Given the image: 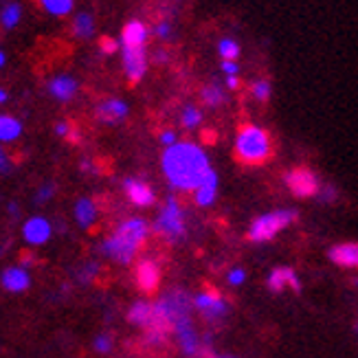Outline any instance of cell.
Instances as JSON below:
<instances>
[{
	"instance_id": "obj_47",
	"label": "cell",
	"mask_w": 358,
	"mask_h": 358,
	"mask_svg": "<svg viewBox=\"0 0 358 358\" xmlns=\"http://www.w3.org/2000/svg\"><path fill=\"white\" fill-rule=\"evenodd\" d=\"M205 358H231V356H215V354H207Z\"/></svg>"
},
{
	"instance_id": "obj_31",
	"label": "cell",
	"mask_w": 358,
	"mask_h": 358,
	"mask_svg": "<svg viewBox=\"0 0 358 358\" xmlns=\"http://www.w3.org/2000/svg\"><path fill=\"white\" fill-rule=\"evenodd\" d=\"M53 196H55V185L53 182H44L40 189L36 192L34 200H36V205H44V202H49Z\"/></svg>"
},
{
	"instance_id": "obj_10",
	"label": "cell",
	"mask_w": 358,
	"mask_h": 358,
	"mask_svg": "<svg viewBox=\"0 0 358 358\" xmlns=\"http://www.w3.org/2000/svg\"><path fill=\"white\" fill-rule=\"evenodd\" d=\"M123 73L130 84H138L148 73V53L145 49H121Z\"/></svg>"
},
{
	"instance_id": "obj_28",
	"label": "cell",
	"mask_w": 358,
	"mask_h": 358,
	"mask_svg": "<svg viewBox=\"0 0 358 358\" xmlns=\"http://www.w3.org/2000/svg\"><path fill=\"white\" fill-rule=\"evenodd\" d=\"M217 53H220L222 59H231V62H238L240 57V44L231 38H222L217 42Z\"/></svg>"
},
{
	"instance_id": "obj_44",
	"label": "cell",
	"mask_w": 358,
	"mask_h": 358,
	"mask_svg": "<svg viewBox=\"0 0 358 358\" xmlns=\"http://www.w3.org/2000/svg\"><path fill=\"white\" fill-rule=\"evenodd\" d=\"M7 211H9V215H18L20 213V207L15 205V202H9V207H7Z\"/></svg>"
},
{
	"instance_id": "obj_22",
	"label": "cell",
	"mask_w": 358,
	"mask_h": 358,
	"mask_svg": "<svg viewBox=\"0 0 358 358\" xmlns=\"http://www.w3.org/2000/svg\"><path fill=\"white\" fill-rule=\"evenodd\" d=\"M22 134V123L11 115H0V143H11Z\"/></svg>"
},
{
	"instance_id": "obj_20",
	"label": "cell",
	"mask_w": 358,
	"mask_h": 358,
	"mask_svg": "<svg viewBox=\"0 0 358 358\" xmlns=\"http://www.w3.org/2000/svg\"><path fill=\"white\" fill-rule=\"evenodd\" d=\"M73 213H75L77 224H80L82 229H88V227L95 224L99 211H97V205H95V200H92V198H80L75 202Z\"/></svg>"
},
{
	"instance_id": "obj_21",
	"label": "cell",
	"mask_w": 358,
	"mask_h": 358,
	"mask_svg": "<svg viewBox=\"0 0 358 358\" xmlns=\"http://www.w3.org/2000/svg\"><path fill=\"white\" fill-rule=\"evenodd\" d=\"M215 194H217V174L211 169V172L207 174V178L202 180L198 185V189L194 192V202L198 207H209L215 200Z\"/></svg>"
},
{
	"instance_id": "obj_41",
	"label": "cell",
	"mask_w": 358,
	"mask_h": 358,
	"mask_svg": "<svg viewBox=\"0 0 358 358\" xmlns=\"http://www.w3.org/2000/svg\"><path fill=\"white\" fill-rule=\"evenodd\" d=\"M157 64H165V62L169 59V55H167V51H163V49H159L157 53H154V57H152Z\"/></svg>"
},
{
	"instance_id": "obj_24",
	"label": "cell",
	"mask_w": 358,
	"mask_h": 358,
	"mask_svg": "<svg viewBox=\"0 0 358 358\" xmlns=\"http://www.w3.org/2000/svg\"><path fill=\"white\" fill-rule=\"evenodd\" d=\"M200 99L207 108H220L227 101V92H224L222 86H217L215 82H211V84H207L205 88L200 90Z\"/></svg>"
},
{
	"instance_id": "obj_25",
	"label": "cell",
	"mask_w": 358,
	"mask_h": 358,
	"mask_svg": "<svg viewBox=\"0 0 358 358\" xmlns=\"http://www.w3.org/2000/svg\"><path fill=\"white\" fill-rule=\"evenodd\" d=\"M38 3L46 13L57 15V18L69 15L73 11V0H38Z\"/></svg>"
},
{
	"instance_id": "obj_23",
	"label": "cell",
	"mask_w": 358,
	"mask_h": 358,
	"mask_svg": "<svg viewBox=\"0 0 358 358\" xmlns=\"http://www.w3.org/2000/svg\"><path fill=\"white\" fill-rule=\"evenodd\" d=\"M73 34L80 40H88L95 36V18L90 13H77L73 18Z\"/></svg>"
},
{
	"instance_id": "obj_1",
	"label": "cell",
	"mask_w": 358,
	"mask_h": 358,
	"mask_svg": "<svg viewBox=\"0 0 358 358\" xmlns=\"http://www.w3.org/2000/svg\"><path fill=\"white\" fill-rule=\"evenodd\" d=\"M161 165L167 182L178 192H196L211 172L205 150L189 141H178L172 148H165Z\"/></svg>"
},
{
	"instance_id": "obj_5",
	"label": "cell",
	"mask_w": 358,
	"mask_h": 358,
	"mask_svg": "<svg viewBox=\"0 0 358 358\" xmlns=\"http://www.w3.org/2000/svg\"><path fill=\"white\" fill-rule=\"evenodd\" d=\"M297 220V211L292 209H277L259 215L257 220L248 227L246 238L251 242H271L277 233H282L286 227H290Z\"/></svg>"
},
{
	"instance_id": "obj_32",
	"label": "cell",
	"mask_w": 358,
	"mask_h": 358,
	"mask_svg": "<svg viewBox=\"0 0 358 358\" xmlns=\"http://www.w3.org/2000/svg\"><path fill=\"white\" fill-rule=\"evenodd\" d=\"M97 271H99V266L95 262H88L86 266H82L80 268V273H77V282H82V284H88L92 277L97 275Z\"/></svg>"
},
{
	"instance_id": "obj_13",
	"label": "cell",
	"mask_w": 358,
	"mask_h": 358,
	"mask_svg": "<svg viewBox=\"0 0 358 358\" xmlns=\"http://www.w3.org/2000/svg\"><path fill=\"white\" fill-rule=\"evenodd\" d=\"M123 192H126L128 200L134 207H152L157 202V194H154L152 187L141 180V178H126L123 180Z\"/></svg>"
},
{
	"instance_id": "obj_12",
	"label": "cell",
	"mask_w": 358,
	"mask_h": 358,
	"mask_svg": "<svg viewBox=\"0 0 358 358\" xmlns=\"http://www.w3.org/2000/svg\"><path fill=\"white\" fill-rule=\"evenodd\" d=\"M128 113H130L128 103L123 99H117V97H108V99L99 101L95 108L97 121L106 123V126H117V123H121L128 117Z\"/></svg>"
},
{
	"instance_id": "obj_34",
	"label": "cell",
	"mask_w": 358,
	"mask_h": 358,
	"mask_svg": "<svg viewBox=\"0 0 358 358\" xmlns=\"http://www.w3.org/2000/svg\"><path fill=\"white\" fill-rule=\"evenodd\" d=\"M55 134L57 136H62V138H80V134H75V130H73V126L69 121H57L55 123Z\"/></svg>"
},
{
	"instance_id": "obj_3",
	"label": "cell",
	"mask_w": 358,
	"mask_h": 358,
	"mask_svg": "<svg viewBox=\"0 0 358 358\" xmlns=\"http://www.w3.org/2000/svg\"><path fill=\"white\" fill-rule=\"evenodd\" d=\"M273 157V141L271 134L255 126V123H246L238 130L236 136V159L242 165H264Z\"/></svg>"
},
{
	"instance_id": "obj_4",
	"label": "cell",
	"mask_w": 358,
	"mask_h": 358,
	"mask_svg": "<svg viewBox=\"0 0 358 358\" xmlns=\"http://www.w3.org/2000/svg\"><path fill=\"white\" fill-rule=\"evenodd\" d=\"M152 231L165 242H178L185 238V211L174 196H169L161 207L157 220L152 224Z\"/></svg>"
},
{
	"instance_id": "obj_36",
	"label": "cell",
	"mask_w": 358,
	"mask_h": 358,
	"mask_svg": "<svg viewBox=\"0 0 358 358\" xmlns=\"http://www.w3.org/2000/svg\"><path fill=\"white\" fill-rule=\"evenodd\" d=\"M244 279H246V273L242 268H233L229 273V284L231 286H242L244 284Z\"/></svg>"
},
{
	"instance_id": "obj_6",
	"label": "cell",
	"mask_w": 358,
	"mask_h": 358,
	"mask_svg": "<svg viewBox=\"0 0 358 358\" xmlns=\"http://www.w3.org/2000/svg\"><path fill=\"white\" fill-rule=\"evenodd\" d=\"M284 182L290 189V194L297 198H313V196H319V192H321V182H319L317 174L308 167L290 169V172H286V176H284Z\"/></svg>"
},
{
	"instance_id": "obj_14",
	"label": "cell",
	"mask_w": 358,
	"mask_h": 358,
	"mask_svg": "<svg viewBox=\"0 0 358 358\" xmlns=\"http://www.w3.org/2000/svg\"><path fill=\"white\" fill-rule=\"evenodd\" d=\"M0 286L7 292H24L31 286V273L24 268L22 264H15V266H7L0 275Z\"/></svg>"
},
{
	"instance_id": "obj_9",
	"label": "cell",
	"mask_w": 358,
	"mask_h": 358,
	"mask_svg": "<svg viewBox=\"0 0 358 358\" xmlns=\"http://www.w3.org/2000/svg\"><path fill=\"white\" fill-rule=\"evenodd\" d=\"M134 279H136V286L145 294L157 292L161 286V266L150 257L138 259L136 268H134Z\"/></svg>"
},
{
	"instance_id": "obj_40",
	"label": "cell",
	"mask_w": 358,
	"mask_h": 358,
	"mask_svg": "<svg viewBox=\"0 0 358 358\" xmlns=\"http://www.w3.org/2000/svg\"><path fill=\"white\" fill-rule=\"evenodd\" d=\"M11 161L7 157V152L3 150V145H0V174H9L11 172Z\"/></svg>"
},
{
	"instance_id": "obj_46",
	"label": "cell",
	"mask_w": 358,
	"mask_h": 358,
	"mask_svg": "<svg viewBox=\"0 0 358 358\" xmlns=\"http://www.w3.org/2000/svg\"><path fill=\"white\" fill-rule=\"evenodd\" d=\"M7 64V55H5V51H0V69H3Z\"/></svg>"
},
{
	"instance_id": "obj_17",
	"label": "cell",
	"mask_w": 358,
	"mask_h": 358,
	"mask_svg": "<svg viewBox=\"0 0 358 358\" xmlns=\"http://www.w3.org/2000/svg\"><path fill=\"white\" fill-rule=\"evenodd\" d=\"M330 259L341 268L358 271V242H343L330 248Z\"/></svg>"
},
{
	"instance_id": "obj_45",
	"label": "cell",
	"mask_w": 358,
	"mask_h": 358,
	"mask_svg": "<svg viewBox=\"0 0 358 358\" xmlns=\"http://www.w3.org/2000/svg\"><path fill=\"white\" fill-rule=\"evenodd\" d=\"M9 99V95H7V90L5 88H0V106H3L5 101Z\"/></svg>"
},
{
	"instance_id": "obj_42",
	"label": "cell",
	"mask_w": 358,
	"mask_h": 358,
	"mask_svg": "<svg viewBox=\"0 0 358 358\" xmlns=\"http://www.w3.org/2000/svg\"><path fill=\"white\" fill-rule=\"evenodd\" d=\"M227 88H229V90H238V88H240V80H238V75H231V77H227Z\"/></svg>"
},
{
	"instance_id": "obj_11",
	"label": "cell",
	"mask_w": 358,
	"mask_h": 358,
	"mask_svg": "<svg viewBox=\"0 0 358 358\" xmlns=\"http://www.w3.org/2000/svg\"><path fill=\"white\" fill-rule=\"evenodd\" d=\"M51 236H53V224L44 215H34L22 224V238L31 246L46 244L51 240Z\"/></svg>"
},
{
	"instance_id": "obj_15",
	"label": "cell",
	"mask_w": 358,
	"mask_h": 358,
	"mask_svg": "<svg viewBox=\"0 0 358 358\" xmlns=\"http://www.w3.org/2000/svg\"><path fill=\"white\" fill-rule=\"evenodd\" d=\"M150 31L141 20H130L121 31V49H145Z\"/></svg>"
},
{
	"instance_id": "obj_27",
	"label": "cell",
	"mask_w": 358,
	"mask_h": 358,
	"mask_svg": "<svg viewBox=\"0 0 358 358\" xmlns=\"http://www.w3.org/2000/svg\"><path fill=\"white\" fill-rule=\"evenodd\" d=\"M180 123H182V128H187V130L198 128L202 123V110H200V108H196L194 103H187L182 108V113H180Z\"/></svg>"
},
{
	"instance_id": "obj_8",
	"label": "cell",
	"mask_w": 358,
	"mask_h": 358,
	"mask_svg": "<svg viewBox=\"0 0 358 358\" xmlns=\"http://www.w3.org/2000/svg\"><path fill=\"white\" fill-rule=\"evenodd\" d=\"M174 336L178 341V345L182 350V354L187 358H198V356H207V348H202L200 343V336L194 328V321L192 319H187L182 323H178L176 328H174Z\"/></svg>"
},
{
	"instance_id": "obj_37",
	"label": "cell",
	"mask_w": 358,
	"mask_h": 358,
	"mask_svg": "<svg viewBox=\"0 0 358 358\" xmlns=\"http://www.w3.org/2000/svg\"><path fill=\"white\" fill-rule=\"evenodd\" d=\"M161 143H163L165 148H172V145H176V143H178L176 132H174V130H163V132H161Z\"/></svg>"
},
{
	"instance_id": "obj_26",
	"label": "cell",
	"mask_w": 358,
	"mask_h": 358,
	"mask_svg": "<svg viewBox=\"0 0 358 358\" xmlns=\"http://www.w3.org/2000/svg\"><path fill=\"white\" fill-rule=\"evenodd\" d=\"M20 15H22V9L18 3H7L0 11V22H3L5 29H15L20 22Z\"/></svg>"
},
{
	"instance_id": "obj_29",
	"label": "cell",
	"mask_w": 358,
	"mask_h": 358,
	"mask_svg": "<svg viewBox=\"0 0 358 358\" xmlns=\"http://www.w3.org/2000/svg\"><path fill=\"white\" fill-rule=\"evenodd\" d=\"M251 95H253L255 101L266 103V101L271 99V95H273V86H271V82H268V80H255V82L251 84Z\"/></svg>"
},
{
	"instance_id": "obj_18",
	"label": "cell",
	"mask_w": 358,
	"mask_h": 358,
	"mask_svg": "<svg viewBox=\"0 0 358 358\" xmlns=\"http://www.w3.org/2000/svg\"><path fill=\"white\" fill-rule=\"evenodd\" d=\"M77 80L71 75H55L49 82V95L57 101H71L77 95Z\"/></svg>"
},
{
	"instance_id": "obj_16",
	"label": "cell",
	"mask_w": 358,
	"mask_h": 358,
	"mask_svg": "<svg viewBox=\"0 0 358 358\" xmlns=\"http://www.w3.org/2000/svg\"><path fill=\"white\" fill-rule=\"evenodd\" d=\"M266 284H268V288L273 290V292H282V290H286V288H290V290H294V292H299L301 290V282H299V277H297V273H294L292 268H275L271 275H268V279H266Z\"/></svg>"
},
{
	"instance_id": "obj_38",
	"label": "cell",
	"mask_w": 358,
	"mask_h": 358,
	"mask_svg": "<svg viewBox=\"0 0 358 358\" xmlns=\"http://www.w3.org/2000/svg\"><path fill=\"white\" fill-rule=\"evenodd\" d=\"M220 69L224 71V75H227V77H231V75H238V73H240L238 62H231V59H222Z\"/></svg>"
},
{
	"instance_id": "obj_35",
	"label": "cell",
	"mask_w": 358,
	"mask_h": 358,
	"mask_svg": "<svg viewBox=\"0 0 358 358\" xmlns=\"http://www.w3.org/2000/svg\"><path fill=\"white\" fill-rule=\"evenodd\" d=\"M154 36H157L159 40H169L172 38V22L169 20H161L154 24Z\"/></svg>"
},
{
	"instance_id": "obj_19",
	"label": "cell",
	"mask_w": 358,
	"mask_h": 358,
	"mask_svg": "<svg viewBox=\"0 0 358 358\" xmlns=\"http://www.w3.org/2000/svg\"><path fill=\"white\" fill-rule=\"evenodd\" d=\"M128 321L136 328H150L152 321H154V303L150 301H134L132 308L128 310Z\"/></svg>"
},
{
	"instance_id": "obj_39",
	"label": "cell",
	"mask_w": 358,
	"mask_h": 358,
	"mask_svg": "<svg viewBox=\"0 0 358 358\" xmlns=\"http://www.w3.org/2000/svg\"><path fill=\"white\" fill-rule=\"evenodd\" d=\"M319 198L323 200V202H334L336 200V189L332 185H325L323 189L319 192Z\"/></svg>"
},
{
	"instance_id": "obj_33",
	"label": "cell",
	"mask_w": 358,
	"mask_h": 358,
	"mask_svg": "<svg viewBox=\"0 0 358 358\" xmlns=\"http://www.w3.org/2000/svg\"><path fill=\"white\" fill-rule=\"evenodd\" d=\"M99 49H101L103 55H113V53H117V51L121 49V40H115V38L103 36V38L99 40Z\"/></svg>"
},
{
	"instance_id": "obj_43",
	"label": "cell",
	"mask_w": 358,
	"mask_h": 358,
	"mask_svg": "<svg viewBox=\"0 0 358 358\" xmlns=\"http://www.w3.org/2000/svg\"><path fill=\"white\" fill-rule=\"evenodd\" d=\"M82 172H88V174L95 172V165H92V161H88V159L82 161Z\"/></svg>"
},
{
	"instance_id": "obj_7",
	"label": "cell",
	"mask_w": 358,
	"mask_h": 358,
	"mask_svg": "<svg viewBox=\"0 0 358 358\" xmlns=\"http://www.w3.org/2000/svg\"><path fill=\"white\" fill-rule=\"evenodd\" d=\"M194 308L207 323H217L229 315V301L217 290H205L194 297Z\"/></svg>"
},
{
	"instance_id": "obj_30",
	"label": "cell",
	"mask_w": 358,
	"mask_h": 358,
	"mask_svg": "<svg viewBox=\"0 0 358 358\" xmlns=\"http://www.w3.org/2000/svg\"><path fill=\"white\" fill-rule=\"evenodd\" d=\"M92 348H95L97 354H110L113 352V334H97L95 336V343H92Z\"/></svg>"
},
{
	"instance_id": "obj_2",
	"label": "cell",
	"mask_w": 358,
	"mask_h": 358,
	"mask_svg": "<svg viewBox=\"0 0 358 358\" xmlns=\"http://www.w3.org/2000/svg\"><path fill=\"white\" fill-rule=\"evenodd\" d=\"M150 231L152 227L143 217H128V220L117 224V229L101 242V253L121 266H128L143 248Z\"/></svg>"
}]
</instances>
